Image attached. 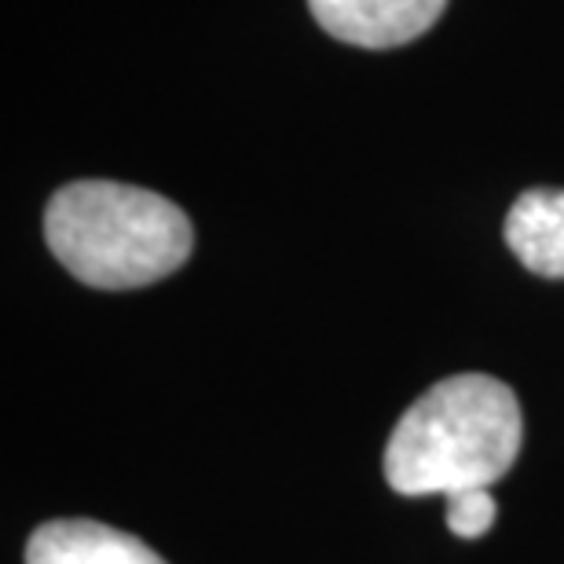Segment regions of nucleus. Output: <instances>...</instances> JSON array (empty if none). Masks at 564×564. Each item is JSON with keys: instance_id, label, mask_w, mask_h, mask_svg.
<instances>
[{"instance_id": "4", "label": "nucleus", "mask_w": 564, "mask_h": 564, "mask_svg": "<svg viewBox=\"0 0 564 564\" xmlns=\"http://www.w3.org/2000/svg\"><path fill=\"white\" fill-rule=\"evenodd\" d=\"M26 564H165L143 539L99 521H48L30 535Z\"/></svg>"}, {"instance_id": "2", "label": "nucleus", "mask_w": 564, "mask_h": 564, "mask_svg": "<svg viewBox=\"0 0 564 564\" xmlns=\"http://www.w3.org/2000/svg\"><path fill=\"white\" fill-rule=\"evenodd\" d=\"M44 239L66 272L96 290L151 286L195 250V228L176 202L115 180H74L55 191Z\"/></svg>"}, {"instance_id": "1", "label": "nucleus", "mask_w": 564, "mask_h": 564, "mask_svg": "<svg viewBox=\"0 0 564 564\" xmlns=\"http://www.w3.org/2000/svg\"><path fill=\"white\" fill-rule=\"evenodd\" d=\"M521 403L491 375L436 381L411 403L386 447V480L400 495L491 488L521 455Z\"/></svg>"}, {"instance_id": "3", "label": "nucleus", "mask_w": 564, "mask_h": 564, "mask_svg": "<svg viewBox=\"0 0 564 564\" xmlns=\"http://www.w3.org/2000/svg\"><path fill=\"white\" fill-rule=\"evenodd\" d=\"M315 22L345 44L397 48L436 26L447 0H308Z\"/></svg>"}, {"instance_id": "6", "label": "nucleus", "mask_w": 564, "mask_h": 564, "mask_svg": "<svg viewBox=\"0 0 564 564\" xmlns=\"http://www.w3.org/2000/svg\"><path fill=\"white\" fill-rule=\"evenodd\" d=\"M495 513H499V506H495L488 488L447 495V513L444 517H447V528L458 539H480L495 524Z\"/></svg>"}, {"instance_id": "5", "label": "nucleus", "mask_w": 564, "mask_h": 564, "mask_svg": "<svg viewBox=\"0 0 564 564\" xmlns=\"http://www.w3.org/2000/svg\"><path fill=\"white\" fill-rule=\"evenodd\" d=\"M506 246L528 272L564 279V191H524L506 217Z\"/></svg>"}]
</instances>
